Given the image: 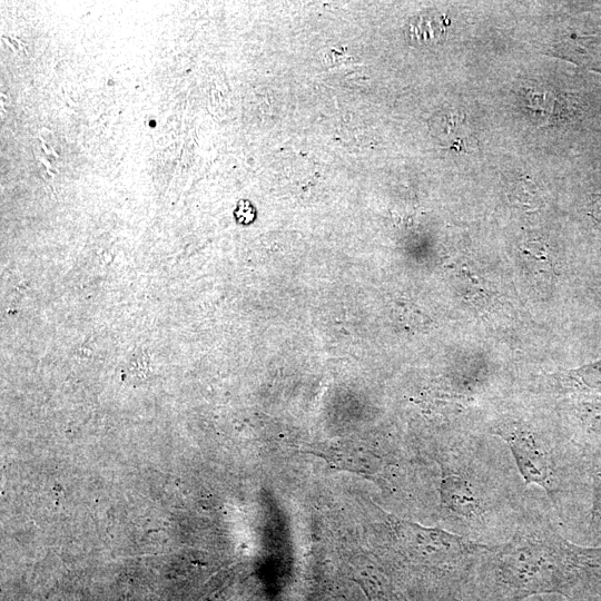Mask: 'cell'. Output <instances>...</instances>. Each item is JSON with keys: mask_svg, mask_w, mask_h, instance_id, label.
Returning a JSON list of instances; mask_svg holds the SVG:
<instances>
[{"mask_svg": "<svg viewBox=\"0 0 601 601\" xmlns=\"http://www.w3.org/2000/svg\"><path fill=\"white\" fill-rule=\"evenodd\" d=\"M525 505L512 535L480 554L470 580L479 601H522L556 593L566 598L601 595V546L566 540L552 518L548 499Z\"/></svg>", "mask_w": 601, "mask_h": 601, "instance_id": "1", "label": "cell"}, {"mask_svg": "<svg viewBox=\"0 0 601 601\" xmlns=\"http://www.w3.org/2000/svg\"><path fill=\"white\" fill-rule=\"evenodd\" d=\"M597 601H601V595L599 597V599Z\"/></svg>", "mask_w": 601, "mask_h": 601, "instance_id": "10", "label": "cell"}, {"mask_svg": "<svg viewBox=\"0 0 601 601\" xmlns=\"http://www.w3.org/2000/svg\"><path fill=\"white\" fill-rule=\"evenodd\" d=\"M256 213L248 200H240L235 209V217L239 224L248 225L255 219Z\"/></svg>", "mask_w": 601, "mask_h": 601, "instance_id": "8", "label": "cell"}, {"mask_svg": "<svg viewBox=\"0 0 601 601\" xmlns=\"http://www.w3.org/2000/svg\"><path fill=\"white\" fill-rule=\"evenodd\" d=\"M449 20L439 11L430 10L414 16L407 24V37L415 45H435L445 37Z\"/></svg>", "mask_w": 601, "mask_h": 601, "instance_id": "6", "label": "cell"}, {"mask_svg": "<svg viewBox=\"0 0 601 601\" xmlns=\"http://www.w3.org/2000/svg\"><path fill=\"white\" fill-rule=\"evenodd\" d=\"M437 462L439 513L447 531L489 546L506 541L529 492L513 459L485 454L460 440Z\"/></svg>", "mask_w": 601, "mask_h": 601, "instance_id": "2", "label": "cell"}, {"mask_svg": "<svg viewBox=\"0 0 601 601\" xmlns=\"http://www.w3.org/2000/svg\"><path fill=\"white\" fill-rule=\"evenodd\" d=\"M592 282H593V286L598 287L599 289H601V275H595L593 278H592Z\"/></svg>", "mask_w": 601, "mask_h": 601, "instance_id": "9", "label": "cell"}, {"mask_svg": "<svg viewBox=\"0 0 601 601\" xmlns=\"http://www.w3.org/2000/svg\"><path fill=\"white\" fill-rule=\"evenodd\" d=\"M486 432L508 445L524 484L541 489L564 522L569 496L588 480L579 447L555 439L519 411L496 412L486 422Z\"/></svg>", "mask_w": 601, "mask_h": 601, "instance_id": "3", "label": "cell"}, {"mask_svg": "<svg viewBox=\"0 0 601 601\" xmlns=\"http://www.w3.org/2000/svg\"><path fill=\"white\" fill-rule=\"evenodd\" d=\"M563 414L580 451L601 449V394L574 392L564 402Z\"/></svg>", "mask_w": 601, "mask_h": 601, "instance_id": "4", "label": "cell"}, {"mask_svg": "<svg viewBox=\"0 0 601 601\" xmlns=\"http://www.w3.org/2000/svg\"><path fill=\"white\" fill-rule=\"evenodd\" d=\"M581 453L591 487L588 533L593 541L598 542L601 541V449L582 450Z\"/></svg>", "mask_w": 601, "mask_h": 601, "instance_id": "5", "label": "cell"}, {"mask_svg": "<svg viewBox=\"0 0 601 601\" xmlns=\"http://www.w3.org/2000/svg\"><path fill=\"white\" fill-rule=\"evenodd\" d=\"M565 386L574 392L601 394V359L570 371Z\"/></svg>", "mask_w": 601, "mask_h": 601, "instance_id": "7", "label": "cell"}]
</instances>
